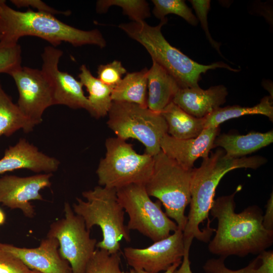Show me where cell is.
<instances>
[{"mask_svg": "<svg viewBox=\"0 0 273 273\" xmlns=\"http://www.w3.org/2000/svg\"><path fill=\"white\" fill-rule=\"evenodd\" d=\"M184 253L183 232L179 229L148 247L124 248V255L132 268L150 273L165 271L173 264L181 263Z\"/></svg>", "mask_w": 273, "mask_h": 273, "instance_id": "7c38bea8", "label": "cell"}, {"mask_svg": "<svg viewBox=\"0 0 273 273\" xmlns=\"http://www.w3.org/2000/svg\"><path fill=\"white\" fill-rule=\"evenodd\" d=\"M63 52L52 46L44 48L41 54V70L50 79L54 91V105L72 109H84L91 115L92 110L84 94L82 84L73 76L59 70L58 65Z\"/></svg>", "mask_w": 273, "mask_h": 273, "instance_id": "4fadbf2b", "label": "cell"}, {"mask_svg": "<svg viewBox=\"0 0 273 273\" xmlns=\"http://www.w3.org/2000/svg\"><path fill=\"white\" fill-rule=\"evenodd\" d=\"M250 114H261L273 121L272 98L265 96L259 103L253 107H242L239 105L219 107L204 118V128L217 127L229 119Z\"/></svg>", "mask_w": 273, "mask_h": 273, "instance_id": "d4e9b609", "label": "cell"}, {"mask_svg": "<svg viewBox=\"0 0 273 273\" xmlns=\"http://www.w3.org/2000/svg\"><path fill=\"white\" fill-rule=\"evenodd\" d=\"M59 165L57 159L40 151L26 139H21L5 150L0 159V174L20 169L52 173L58 169Z\"/></svg>", "mask_w": 273, "mask_h": 273, "instance_id": "e0dca14e", "label": "cell"}, {"mask_svg": "<svg viewBox=\"0 0 273 273\" xmlns=\"http://www.w3.org/2000/svg\"><path fill=\"white\" fill-rule=\"evenodd\" d=\"M6 217L4 212L0 208V225L3 224L6 221Z\"/></svg>", "mask_w": 273, "mask_h": 273, "instance_id": "f35d334b", "label": "cell"}, {"mask_svg": "<svg viewBox=\"0 0 273 273\" xmlns=\"http://www.w3.org/2000/svg\"><path fill=\"white\" fill-rule=\"evenodd\" d=\"M228 93L223 85L203 89L200 87L180 88L172 102L189 114L203 118L219 108L226 102Z\"/></svg>", "mask_w": 273, "mask_h": 273, "instance_id": "ac0fdd59", "label": "cell"}, {"mask_svg": "<svg viewBox=\"0 0 273 273\" xmlns=\"http://www.w3.org/2000/svg\"><path fill=\"white\" fill-rule=\"evenodd\" d=\"M21 52L18 43L10 46L0 44V73L9 74L21 66Z\"/></svg>", "mask_w": 273, "mask_h": 273, "instance_id": "f1b7e54d", "label": "cell"}, {"mask_svg": "<svg viewBox=\"0 0 273 273\" xmlns=\"http://www.w3.org/2000/svg\"><path fill=\"white\" fill-rule=\"evenodd\" d=\"M80 70L78 77L88 93L87 98L92 108V115L97 118L105 116L112 104L111 94L113 88L94 77L85 65L81 66Z\"/></svg>", "mask_w": 273, "mask_h": 273, "instance_id": "7402d4cb", "label": "cell"}, {"mask_svg": "<svg viewBox=\"0 0 273 273\" xmlns=\"http://www.w3.org/2000/svg\"><path fill=\"white\" fill-rule=\"evenodd\" d=\"M225 154L224 150L217 149L210 156L203 158L200 167L192 170L190 210L183 231L185 247L190 248L194 238L204 243L210 241L212 234L199 228L206 220V229L215 231L210 226L209 214L216 187L224 175L237 168L257 169L267 161L260 156L228 158Z\"/></svg>", "mask_w": 273, "mask_h": 273, "instance_id": "7a4b0ae2", "label": "cell"}, {"mask_svg": "<svg viewBox=\"0 0 273 273\" xmlns=\"http://www.w3.org/2000/svg\"><path fill=\"white\" fill-rule=\"evenodd\" d=\"M11 3L18 8L31 7L38 10V12L46 13L55 15L62 14L67 15L68 11H59L46 4L39 0H11Z\"/></svg>", "mask_w": 273, "mask_h": 273, "instance_id": "836d02e7", "label": "cell"}, {"mask_svg": "<svg viewBox=\"0 0 273 273\" xmlns=\"http://www.w3.org/2000/svg\"><path fill=\"white\" fill-rule=\"evenodd\" d=\"M167 22L165 18L155 26L145 21L122 23L119 27L130 38L141 43L148 51L152 60L164 68L178 82L180 88L199 87L201 74L208 70L222 68L238 72L222 62L210 65L199 64L172 46L163 36L161 28Z\"/></svg>", "mask_w": 273, "mask_h": 273, "instance_id": "277c9868", "label": "cell"}, {"mask_svg": "<svg viewBox=\"0 0 273 273\" xmlns=\"http://www.w3.org/2000/svg\"><path fill=\"white\" fill-rule=\"evenodd\" d=\"M154 15L161 20L168 14H175L183 18L189 24L196 26L198 21L192 10L183 0H153Z\"/></svg>", "mask_w": 273, "mask_h": 273, "instance_id": "83f0119b", "label": "cell"}, {"mask_svg": "<svg viewBox=\"0 0 273 273\" xmlns=\"http://www.w3.org/2000/svg\"><path fill=\"white\" fill-rule=\"evenodd\" d=\"M151 176L145 185L149 196L158 199L166 214L184 231L188 218L185 215L191 201L192 169H186L162 151L153 157Z\"/></svg>", "mask_w": 273, "mask_h": 273, "instance_id": "8992f818", "label": "cell"}, {"mask_svg": "<svg viewBox=\"0 0 273 273\" xmlns=\"http://www.w3.org/2000/svg\"><path fill=\"white\" fill-rule=\"evenodd\" d=\"M120 252L110 253L102 249H96L88 262L84 273H131L121 269Z\"/></svg>", "mask_w": 273, "mask_h": 273, "instance_id": "4316f807", "label": "cell"}, {"mask_svg": "<svg viewBox=\"0 0 273 273\" xmlns=\"http://www.w3.org/2000/svg\"><path fill=\"white\" fill-rule=\"evenodd\" d=\"M108 115L107 124L117 137L136 139L145 146V153L152 157L161 151V140L167 133L161 113L135 103L113 101Z\"/></svg>", "mask_w": 273, "mask_h": 273, "instance_id": "52a82bcc", "label": "cell"}, {"mask_svg": "<svg viewBox=\"0 0 273 273\" xmlns=\"http://www.w3.org/2000/svg\"><path fill=\"white\" fill-rule=\"evenodd\" d=\"M225 258H211L207 260L203 266L206 273H254L260 262L259 255L251 260L245 267L239 269L234 270L228 268L224 264Z\"/></svg>", "mask_w": 273, "mask_h": 273, "instance_id": "4dcf8cb0", "label": "cell"}, {"mask_svg": "<svg viewBox=\"0 0 273 273\" xmlns=\"http://www.w3.org/2000/svg\"><path fill=\"white\" fill-rule=\"evenodd\" d=\"M64 218L51 224L47 237L58 241L60 254L69 263L72 273H84L96 249L97 240L90 237L83 219L68 202L64 204Z\"/></svg>", "mask_w": 273, "mask_h": 273, "instance_id": "30bf717a", "label": "cell"}, {"mask_svg": "<svg viewBox=\"0 0 273 273\" xmlns=\"http://www.w3.org/2000/svg\"><path fill=\"white\" fill-rule=\"evenodd\" d=\"M148 69L127 73L113 88V101L126 102L147 107Z\"/></svg>", "mask_w": 273, "mask_h": 273, "instance_id": "603a6c76", "label": "cell"}, {"mask_svg": "<svg viewBox=\"0 0 273 273\" xmlns=\"http://www.w3.org/2000/svg\"><path fill=\"white\" fill-rule=\"evenodd\" d=\"M0 38H1V35H0Z\"/></svg>", "mask_w": 273, "mask_h": 273, "instance_id": "60d3db41", "label": "cell"}, {"mask_svg": "<svg viewBox=\"0 0 273 273\" xmlns=\"http://www.w3.org/2000/svg\"><path fill=\"white\" fill-rule=\"evenodd\" d=\"M31 270L20 259L4 250L0 242V273H30Z\"/></svg>", "mask_w": 273, "mask_h": 273, "instance_id": "d6a6232c", "label": "cell"}, {"mask_svg": "<svg viewBox=\"0 0 273 273\" xmlns=\"http://www.w3.org/2000/svg\"><path fill=\"white\" fill-rule=\"evenodd\" d=\"M148 70L147 107L154 112L161 113L172 102L180 88L178 82L167 71L152 60Z\"/></svg>", "mask_w": 273, "mask_h": 273, "instance_id": "d6986e66", "label": "cell"}, {"mask_svg": "<svg viewBox=\"0 0 273 273\" xmlns=\"http://www.w3.org/2000/svg\"><path fill=\"white\" fill-rule=\"evenodd\" d=\"M30 273H41L38 271L35 270H31Z\"/></svg>", "mask_w": 273, "mask_h": 273, "instance_id": "ab89813d", "label": "cell"}, {"mask_svg": "<svg viewBox=\"0 0 273 273\" xmlns=\"http://www.w3.org/2000/svg\"><path fill=\"white\" fill-rule=\"evenodd\" d=\"M266 210L263 215L262 224L264 228L268 231H273V194H270V197L265 206Z\"/></svg>", "mask_w": 273, "mask_h": 273, "instance_id": "d590c367", "label": "cell"}, {"mask_svg": "<svg viewBox=\"0 0 273 273\" xmlns=\"http://www.w3.org/2000/svg\"><path fill=\"white\" fill-rule=\"evenodd\" d=\"M112 6L121 8L123 13L134 22L145 21L151 15L149 4L144 0H100L96 3V11L105 13Z\"/></svg>", "mask_w": 273, "mask_h": 273, "instance_id": "484cf974", "label": "cell"}, {"mask_svg": "<svg viewBox=\"0 0 273 273\" xmlns=\"http://www.w3.org/2000/svg\"><path fill=\"white\" fill-rule=\"evenodd\" d=\"M258 255L260 262L254 273H273V251L264 250Z\"/></svg>", "mask_w": 273, "mask_h": 273, "instance_id": "e575fe53", "label": "cell"}, {"mask_svg": "<svg viewBox=\"0 0 273 273\" xmlns=\"http://www.w3.org/2000/svg\"><path fill=\"white\" fill-rule=\"evenodd\" d=\"M161 114L167 125V134L180 140L195 138L204 129V119L194 117L170 102Z\"/></svg>", "mask_w": 273, "mask_h": 273, "instance_id": "44dd1931", "label": "cell"}, {"mask_svg": "<svg viewBox=\"0 0 273 273\" xmlns=\"http://www.w3.org/2000/svg\"><path fill=\"white\" fill-rule=\"evenodd\" d=\"M0 44L14 45L24 36L43 39L56 47L63 42L74 47L93 44L104 48L106 42L98 29L83 30L60 21L50 14L29 9L19 11L0 0Z\"/></svg>", "mask_w": 273, "mask_h": 273, "instance_id": "3957f363", "label": "cell"}, {"mask_svg": "<svg viewBox=\"0 0 273 273\" xmlns=\"http://www.w3.org/2000/svg\"><path fill=\"white\" fill-rule=\"evenodd\" d=\"M239 190L238 187L233 194L216 198L209 211L218 224L208 250L225 259L231 255L259 254L273 243V231L264 228L259 206H249L240 213L235 212V196Z\"/></svg>", "mask_w": 273, "mask_h": 273, "instance_id": "6da1fadb", "label": "cell"}, {"mask_svg": "<svg viewBox=\"0 0 273 273\" xmlns=\"http://www.w3.org/2000/svg\"><path fill=\"white\" fill-rule=\"evenodd\" d=\"M105 147V156L96 171L100 186L117 189L146 184L153 171V157L138 153L131 144L117 136L107 139Z\"/></svg>", "mask_w": 273, "mask_h": 273, "instance_id": "ba28073f", "label": "cell"}, {"mask_svg": "<svg viewBox=\"0 0 273 273\" xmlns=\"http://www.w3.org/2000/svg\"><path fill=\"white\" fill-rule=\"evenodd\" d=\"M273 142L272 130L251 132L245 135L222 134L215 139L213 147L224 149L228 158H238L266 147Z\"/></svg>", "mask_w": 273, "mask_h": 273, "instance_id": "ffe728a7", "label": "cell"}, {"mask_svg": "<svg viewBox=\"0 0 273 273\" xmlns=\"http://www.w3.org/2000/svg\"><path fill=\"white\" fill-rule=\"evenodd\" d=\"M116 190L119 202L129 216V231H137L155 242L178 229L162 210L161 202L151 199L145 185L131 184Z\"/></svg>", "mask_w": 273, "mask_h": 273, "instance_id": "9c48e42d", "label": "cell"}, {"mask_svg": "<svg viewBox=\"0 0 273 273\" xmlns=\"http://www.w3.org/2000/svg\"><path fill=\"white\" fill-rule=\"evenodd\" d=\"M219 130V126L204 128L196 138L185 140L176 139L167 133L161 140V151L183 168L192 169L198 158L209 156Z\"/></svg>", "mask_w": 273, "mask_h": 273, "instance_id": "2e32d148", "label": "cell"}, {"mask_svg": "<svg viewBox=\"0 0 273 273\" xmlns=\"http://www.w3.org/2000/svg\"><path fill=\"white\" fill-rule=\"evenodd\" d=\"M190 249L189 248H185V253L181 263L173 273H193L189 258Z\"/></svg>", "mask_w": 273, "mask_h": 273, "instance_id": "8d00e7d4", "label": "cell"}, {"mask_svg": "<svg viewBox=\"0 0 273 273\" xmlns=\"http://www.w3.org/2000/svg\"><path fill=\"white\" fill-rule=\"evenodd\" d=\"M126 73L121 62L117 60L105 65H101L98 68V78L103 83L114 88L121 80L122 76Z\"/></svg>", "mask_w": 273, "mask_h": 273, "instance_id": "f546056e", "label": "cell"}, {"mask_svg": "<svg viewBox=\"0 0 273 273\" xmlns=\"http://www.w3.org/2000/svg\"><path fill=\"white\" fill-rule=\"evenodd\" d=\"M190 2L195 11L197 19L198 21L200 22L202 28L205 33L207 38L212 46L222 56L219 50L220 43L215 41L212 38L208 29L207 15L210 8V1L191 0Z\"/></svg>", "mask_w": 273, "mask_h": 273, "instance_id": "1f68e13d", "label": "cell"}, {"mask_svg": "<svg viewBox=\"0 0 273 273\" xmlns=\"http://www.w3.org/2000/svg\"><path fill=\"white\" fill-rule=\"evenodd\" d=\"M16 85L19 98L16 104L26 117L38 125L44 111L54 105L52 83L40 69L22 66L9 74Z\"/></svg>", "mask_w": 273, "mask_h": 273, "instance_id": "8fae6325", "label": "cell"}, {"mask_svg": "<svg viewBox=\"0 0 273 273\" xmlns=\"http://www.w3.org/2000/svg\"><path fill=\"white\" fill-rule=\"evenodd\" d=\"M82 195L86 201L77 198L72 209L83 219L87 230L95 225L101 228L103 239L97 242L96 248L110 253L120 252V242L123 239L129 243L131 239L129 231L124 224V210L116 190L99 186Z\"/></svg>", "mask_w": 273, "mask_h": 273, "instance_id": "5b68a950", "label": "cell"}, {"mask_svg": "<svg viewBox=\"0 0 273 273\" xmlns=\"http://www.w3.org/2000/svg\"><path fill=\"white\" fill-rule=\"evenodd\" d=\"M1 245L31 270L41 273H72L69 263L60 254L59 243L56 238L47 237L41 241L38 247L34 248L2 243Z\"/></svg>", "mask_w": 273, "mask_h": 273, "instance_id": "9a60e30c", "label": "cell"}, {"mask_svg": "<svg viewBox=\"0 0 273 273\" xmlns=\"http://www.w3.org/2000/svg\"><path fill=\"white\" fill-rule=\"evenodd\" d=\"M36 124L21 112L4 90L0 80V137L11 136L18 130L31 131Z\"/></svg>", "mask_w": 273, "mask_h": 273, "instance_id": "cb8c5ba5", "label": "cell"}, {"mask_svg": "<svg viewBox=\"0 0 273 273\" xmlns=\"http://www.w3.org/2000/svg\"><path fill=\"white\" fill-rule=\"evenodd\" d=\"M181 263H176L173 264L169 268L163 273H173L174 271L180 265ZM131 273H150L142 269H130Z\"/></svg>", "mask_w": 273, "mask_h": 273, "instance_id": "74e56055", "label": "cell"}, {"mask_svg": "<svg viewBox=\"0 0 273 273\" xmlns=\"http://www.w3.org/2000/svg\"><path fill=\"white\" fill-rule=\"evenodd\" d=\"M52 173H40L20 177L5 175L0 177V203L12 209H19L32 218L35 214L31 200H43L41 190L51 186Z\"/></svg>", "mask_w": 273, "mask_h": 273, "instance_id": "5bb4252c", "label": "cell"}]
</instances>
